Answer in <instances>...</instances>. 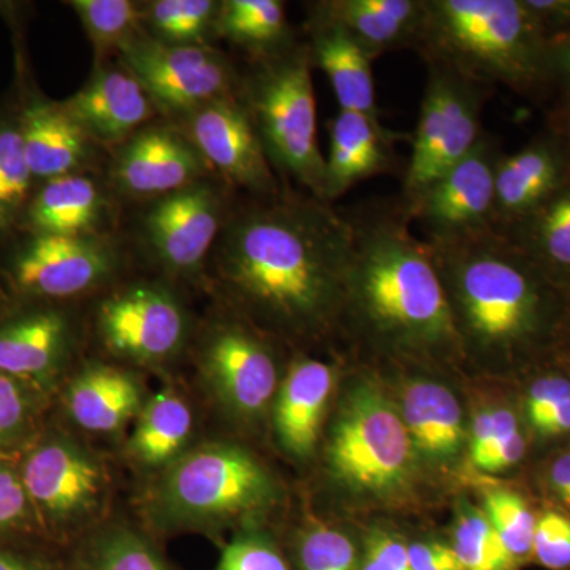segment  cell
I'll list each match as a JSON object with an SVG mask.
<instances>
[{"mask_svg":"<svg viewBox=\"0 0 570 570\" xmlns=\"http://www.w3.org/2000/svg\"><path fill=\"white\" fill-rule=\"evenodd\" d=\"M549 92L570 104V37L549 41Z\"/></svg>","mask_w":570,"mask_h":570,"instance_id":"cell-47","label":"cell"},{"mask_svg":"<svg viewBox=\"0 0 570 570\" xmlns=\"http://www.w3.org/2000/svg\"><path fill=\"white\" fill-rule=\"evenodd\" d=\"M216 176L176 126L146 124L116 146L110 165L111 186L132 198L156 200L190 184Z\"/></svg>","mask_w":570,"mask_h":570,"instance_id":"cell-17","label":"cell"},{"mask_svg":"<svg viewBox=\"0 0 570 570\" xmlns=\"http://www.w3.org/2000/svg\"><path fill=\"white\" fill-rule=\"evenodd\" d=\"M453 550L464 570H513L517 566L489 517L472 508L461 513Z\"/></svg>","mask_w":570,"mask_h":570,"instance_id":"cell-34","label":"cell"},{"mask_svg":"<svg viewBox=\"0 0 570 570\" xmlns=\"http://www.w3.org/2000/svg\"><path fill=\"white\" fill-rule=\"evenodd\" d=\"M535 430L543 434H561L570 431V400L562 403L560 407L543 420Z\"/></svg>","mask_w":570,"mask_h":570,"instance_id":"cell-52","label":"cell"},{"mask_svg":"<svg viewBox=\"0 0 570 570\" xmlns=\"http://www.w3.org/2000/svg\"><path fill=\"white\" fill-rule=\"evenodd\" d=\"M194 414L174 390H160L142 404L129 452L146 468H167L183 455L193 436Z\"/></svg>","mask_w":570,"mask_h":570,"instance_id":"cell-30","label":"cell"},{"mask_svg":"<svg viewBox=\"0 0 570 570\" xmlns=\"http://www.w3.org/2000/svg\"><path fill=\"white\" fill-rule=\"evenodd\" d=\"M0 570H37L29 562L0 550Z\"/></svg>","mask_w":570,"mask_h":570,"instance_id":"cell-53","label":"cell"},{"mask_svg":"<svg viewBox=\"0 0 570 570\" xmlns=\"http://www.w3.org/2000/svg\"><path fill=\"white\" fill-rule=\"evenodd\" d=\"M219 10L213 0H153L141 6L142 31L164 43L209 45Z\"/></svg>","mask_w":570,"mask_h":570,"instance_id":"cell-32","label":"cell"},{"mask_svg":"<svg viewBox=\"0 0 570 570\" xmlns=\"http://www.w3.org/2000/svg\"><path fill=\"white\" fill-rule=\"evenodd\" d=\"M504 149L485 132L460 164L450 168L407 209L428 245H448L494 230V178Z\"/></svg>","mask_w":570,"mask_h":570,"instance_id":"cell-11","label":"cell"},{"mask_svg":"<svg viewBox=\"0 0 570 570\" xmlns=\"http://www.w3.org/2000/svg\"><path fill=\"white\" fill-rule=\"evenodd\" d=\"M547 40L570 37V0H523Z\"/></svg>","mask_w":570,"mask_h":570,"instance_id":"cell-46","label":"cell"},{"mask_svg":"<svg viewBox=\"0 0 570 570\" xmlns=\"http://www.w3.org/2000/svg\"><path fill=\"white\" fill-rule=\"evenodd\" d=\"M97 333L110 354L137 365H163L189 340L186 307L160 284L138 283L112 292L97 309Z\"/></svg>","mask_w":570,"mask_h":570,"instance_id":"cell-12","label":"cell"},{"mask_svg":"<svg viewBox=\"0 0 570 570\" xmlns=\"http://www.w3.org/2000/svg\"><path fill=\"white\" fill-rule=\"evenodd\" d=\"M275 494L272 475L246 450L206 444L165 469L149 505L165 528L205 530L268 508Z\"/></svg>","mask_w":570,"mask_h":570,"instance_id":"cell-6","label":"cell"},{"mask_svg":"<svg viewBox=\"0 0 570 570\" xmlns=\"http://www.w3.org/2000/svg\"><path fill=\"white\" fill-rule=\"evenodd\" d=\"M532 554L550 570L570 568V520L557 512H547L535 524Z\"/></svg>","mask_w":570,"mask_h":570,"instance_id":"cell-41","label":"cell"},{"mask_svg":"<svg viewBox=\"0 0 570 570\" xmlns=\"http://www.w3.org/2000/svg\"><path fill=\"white\" fill-rule=\"evenodd\" d=\"M62 108L96 145L119 146L156 115L148 94L127 69L104 67L62 102Z\"/></svg>","mask_w":570,"mask_h":570,"instance_id":"cell-19","label":"cell"},{"mask_svg":"<svg viewBox=\"0 0 570 570\" xmlns=\"http://www.w3.org/2000/svg\"><path fill=\"white\" fill-rule=\"evenodd\" d=\"M110 202L104 187L86 174L50 179L28 206L32 234L105 235Z\"/></svg>","mask_w":570,"mask_h":570,"instance_id":"cell-26","label":"cell"},{"mask_svg":"<svg viewBox=\"0 0 570 570\" xmlns=\"http://www.w3.org/2000/svg\"><path fill=\"white\" fill-rule=\"evenodd\" d=\"M18 127L33 178L50 181L59 176L82 174L91 164L97 145L61 104L29 105Z\"/></svg>","mask_w":570,"mask_h":570,"instance_id":"cell-23","label":"cell"},{"mask_svg":"<svg viewBox=\"0 0 570 570\" xmlns=\"http://www.w3.org/2000/svg\"><path fill=\"white\" fill-rule=\"evenodd\" d=\"M118 266V246L107 235L32 234L14 255L10 276L21 294L63 299L107 283Z\"/></svg>","mask_w":570,"mask_h":570,"instance_id":"cell-15","label":"cell"},{"mask_svg":"<svg viewBox=\"0 0 570 570\" xmlns=\"http://www.w3.org/2000/svg\"><path fill=\"white\" fill-rule=\"evenodd\" d=\"M32 178L22 148L20 127H0V230L20 216Z\"/></svg>","mask_w":570,"mask_h":570,"instance_id":"cell-36","label":"cell"},{"mask_svg":"<svg viewBox=\"0 0 570 570\" xmlns=\"http://www.w3.org/2000/svg\"><path fill=\"white\" fill-rule=\"evenodd\" d=\"M403 396V420L412 445L428 459L445 460L459 453L464 441L463 414L444 385L414 381Z\"/></svg>","mask_w":570,"mask_h":570,"instance_id":"cell-29","label":"cell"},{"mask_svg":"<svg viewBox=\"0 0 570 570\" xmlns=\"http://www.w3.org/2000/svg\"><path fill=\"white\" fill-rule=\"evenodd\" d=\"M546 130L560 140L570 157V104L554 102L546 116Z\"/></svg>","mask_w":570,"mask_h":570,"instance_id":"cell-50","label":"cell"},{"mask_svg":"<svg viewBox=\"0 0 570 570\" xmlns=\"http://www.w3.org/2000/svg\"><path fill=\"white\" fill-rule=\"evenodd\" d=\"M313 61L306 41L250 59L239 77V102L284 184L324 200L325 156L317 137Z\"/></svg>","mask_w":570,"mask_h":570,"instance_id":"cell-5","label":"cell"},{"mask_svg":"<svg viewBox=\"0 0 570 570\" xmlns=\"http://www.w3.org/2000/svg\"><path fill=\"white\" fill-rule=\"evenodd\" d=\"M360 570H412L409 547L393 535L377 532L370 540L366 558Z\"/></svg>","mask_w":570,"mask_h":570,"instance_id":"cell-45","label":"cell"},{"mask_svg":"<svg viewBox=\"0 0 570 570\" xmlns=\"http://www.w3.org/2000/svg\"><path fill=\"white\" fill-rule=\"evenodd\" d=\"M409 137L387 129L376 116L337 111L330 121L324 202L333 204L360 183L392 171L396 165V142Z\"/></svg>","mask_w":570,"mask_h":570,"instance_id":"cell-20","label":"cell"},{"mask_svg":"<svg viewBox=\"0 0 570 570\" xmlns=\"http://www.w3.org/2000/svg\"><path fill=\"white\" fill-rule=\"evenodd\" d=\"M415 51L489 88L549 92V40L523 0H425Z\"/></svg>","mask_w":570,"mask_h":570,"instance_id":"cell-4","label":"cell"},{"mask_svg":"<svg viewBox=\"0 0 570 570\" xmlns=\"http://www.w3.org/2000/svg\"><path fill=\"white\" fill-rule=\"evenodd\" d=\"M550 479L558 497L570 508V453L554 461Z\"/></svg>","mask_w":570,"mask_h":570,"instance_id":"cell-51","label":"cell"},{"mask_svg":"<svg viewBox=\"0 0 570 570\" xmlns=\"http://www.w3.org/2000/svg\"><path fill=\"white\" fill-rule=\"evenodd\" d=\"M70 419L89 433H116L140 414L142 395L132 374L119 367H85L66 392Z\"/></svg>","mask_w":570,"mask_h":570,"instance_id":"cell-27","label":"cell"},{"mask_svg":"<svg viewBox=\"0 0 570 570\" xmlns=\"http://www.w3.org/2000/svg\"><path fill=\"white\" fill-rule=\"evenodd\" d=\"M33 513L20 471L0 461V531L28 523Z\"/></svg>","mask_w":570,"mask_h":570,"instance_id":"cell-43","label":"cell"},{"mask_svg":"<svg viewBox=\"0 0 570 570\" xmlns=\"http://www.w3.org/2000/svg\"><path fill=\"white\" fill-rule=\"evenodd\" d=\"M70 6L80 17L97 61L111 51L119 52L127 41L145 32L141 6L132 0H73Z\"/></svg>","mask_w":570,"mask_h":570,"instance_id":"cell-33","label":"cell"},{"mask_svg":"<svg viewBox=\"0 0 570 570\" xmlns=\"http://www.w3.org/2000/svg\"><path fill=\"white\" fill-rule=\"evenodd\" d=\"M316 6L373 61L390 51L415 50L425 17V0H321Z\"/></svg>","mask_w":570,"mask_h":570,"instance_id":"cell-24","label":"cell"},{"mask_svg":"<svg viewBox=\"0 0 570 570\" xmlns=\"http://www.w3.org/2000/svg\"><path fill=\"white\" fill-rule=\"evenodd\" d=\"M198 351L206 387L228 415L254 420L275 396L279 373L272 347L239 318L213 322Z\"/></svg>","mask_w":570,"mask_h":570,"instance_id":"cell-13","label":"cell"},{"mask_svg":"<svg viewBox=\"0 0 570 570\" xmlns=\"http://www.w3.org/2000/svg\"><path fill=\"white\" fill-rule=\"evenodd\" d=\"M303 570H358L354 543L343 532L314 527L299 540Z\"/></svg>","mask_w":570,"mask_h":570,"instance_id":"cell-39","label":"cell"},{"mask_svg":"<svg viewBox=\"0 0 570 570\" xmlns=\"http://www.w3.org/2000/svg\"><path fill=\"white\" fill-rule=\"evenodd\" d=\"M430 247L460 341L524 346L549 326L560 287L508 236L491 230Z\"/></svg>","mask_w":570,"mask_h":570,"instance_id":"cell-3","label":"cell"},{"mask_svg":"<svg viewBox=\"0 0 570 570\" xmlns=\"http://www.w3.org/2000/svg\"><path fill=\"white\" fill-rule=\"evenodd\" d=\"M88 570H168L157 551L140 534L112 528L94 543Z\"/></svg>","mask_w":570,"mask_h":570,"instance_id":"cell-38","label":"cell"},{"mask_svg":"<svg viewBox=\"0 0 570 570\" xmlns=\"http://www.w3.org/2000/svg\"><path fill=\"white\" fill-rule=\"evenodd\" d=\"M20 474L33 512L62 527L89 519L99 509L107 485L99 460L67 438L36 445Z\"/></svg>","mask_w":570,"mask_h":570,"instance_id":"cell-16","label":"cell"},{"mask_svg":"<svg viewBox=\"0 0 570 570\" xmlns=\"http://www.w3.org/2000/svg\"><path fill=\"white\" fill-rule=\"evenodd\" d=\"M43 389L0 373V452L21 448L36 430Z\"/></svg>","mask_w":570,"mask_h":570,"instance_id":"cell-35","label":"cell"},{"mask_svg":"<svg viewBox=\"0 0 570 570\" xmlns=\"http://www.w3.org/2000/svg\"><path fill=\"white\" fill-rule=\"evenodd\" d=\"M352 249L346 213L284 184L234 205L205 272L250 318L307 335L346 299Z\"/></svg>","mask_w":570,"mask_h":570,"instance_id":"cell-1","label":"cell"},{"mask_svg":"<svg viewBox=\"0 0 570 570\" xmlns=\"http://www.w3.org/2000/svg\"><path fill=\"white\" fill-rule=\"evenodd\" d=\"M515 433H519V425L512 412L497 409L479 414L472 430V463L478 468L482 466L491 453Z\"/></svg>","mask_w":570,"mask_h":570,"instance_id":"cell-42","label":"cell"},{"mask_svg":"<svg viewBox=\"0 0 570 570\" xmlns=\"http://www.w3.org/2000/svg\"><path fill=\"white\" fill-rule=\"evenodd\" d=\"M307 47L314 69L324 71L340 110L381 118L374 88L373 59L333 18L307 3Z\"/></svg>","mask_w":570,"mask_h":570,"instance_id":"cell-21","label":"cell"},{"mask_svg":"<svg viewBox=\"0 0 570 570\" xmlns=\"http://www.w3.org/2000/svg\"><path fill=\"white\" fill-rule=\"evenodd\" d=\"M216 33L243 48L250 59L276 55L296 41L281 0H224Z\"/></svg>","mask_w":570,"mask_h":570,"instance_id":"cell-31","label":"cell"},{"mask_svg":"<svg viewBox=\"0 0 570 570\" xmlns=\"http://www.w3.org/2000/svg\"><path fill=\"white\" fill-rule=\"evenodd\" d=\"M502 235L515 243L551 283L570 288V175L549 200Z\"/></svg>","mask_w":570,"mask_h":570,"instance_id":"cell-28","label":"cell"},{"mask_svg":"<svg viewBox=\"0 0 570 570\" xmlns=\"http://www.w3.org/2000/svg\"><path fill=\"white\" fill-rule=\"evenodd\" d=\"M485 515L517 564L531 557L538 520L519 494L508 490L491 491L485 499Z\"/></svg>","mask_w":570,"mask_h":570,"instance_id":"cell-37","label":"cell"},{"mask_svg":"<svg viewBox=\"0 0 570 570\" xmlns=\"http://www.w3.org/2000/svg\"><path fill=\"white\" fill-rule=\"evenodd\" d=\"M119 55L156 110L174 119L238 91L242 73L209 45L164 43L141 32Z\"/></svg>","mask_w":570,"mask_h":570,"instance_id":"cell-9","label":"cell"},{"mask_svg":"<svg viewBox=\"0 0 570 570\" xmlns=\"http://www.w3.org/2000/svg\"><path fill=\"white\" fill-rule=\"evenodd\" d=\"M216 570H291L283 554L264 535L243 532L227 547Z\"/></svg>","mask_w":570,"mask_h":570,"instance_id":"cell-40","label":"cell"},{"mask_svg":"<svg viewBox=\"0 0 570 570\" xmlns=\"http://www.w3.org/2000/svg\"><path fill=\"white\" fill-rule=\"evenodd\" d=\"M175 121L213 174L232 189L253 197H265L283 189L284 183L273 170L238 97L213 100Z\"/></svg>","mask_w":570,"mask_h":570,"instance_id":"cell-14","label":"cell"},{"mask_svg":"<svg viewBox=\"0 0 570 570\" xmlns=\"http://www.w3.org/2000/svg\"><path fill=\"white\" fill-rule=\"evenodd\" d=\"M354 234L346 299L379 337L420 347L460 343L431 247L400 200L346 213Z\"/></svg>","mask_w":570,"mask_h":570,"instance_id":"cell-2","label":"cell"},{"mask_svg":"<svg viewBox=\"0 0 570 570\" xmlns=\"http://www.w3.org/2000/svg\"><path fill=\"white\" fill-rule=\"evenodd\" d=\"M412 570H464L453 547L442 543H414L409 547Z\"/></svg>","mask_w":570,"mask_h":570,"instance_id":"cell-48","label":"cell"},{"mask_svg":"<svg viewBox=\"0 0 570 570\" xmlns=\"http://www.w3.org/2000/svg\"><path fill=\"white\" fill-rule=\"evenodd\" d=\"M569 291H570V288H569Z\"/></svg>","mask_w":570,"mask_h":570,"instance_id":"cell-54","label":"cell"},{"mask_svg":"<svg viewBox=\"0 0 570 570\" xmlns=\"http://www.w3.org/2000/svg\"><path fill=\"white\" fill-rule=\"evenodd\" d=\"M71 346L69 318L58 309H36L0 325V373L47 389Z\"/></svg>","mask_w":570,"mask_h":570,"instance_id":"cell-22","label":"cell"},{"mask_svg":"<svg viewBox=\"0 0 570 570\" xmlns=\"http://www.w3.org/2000/svg\"><path fill=\"white\" fill-rule=\"evenodd\" d=\"M426 67L425 92L417 126L409 138L411 157L397 198L404 212L478 146L485 134L483 107L493 92V88L469 80L448 67L438 63H426Z\"/></svg>","mask_w":570,"mask_h":570,"instance_id":"cell-7","label":"cell"},{"mask_svg":"<svg viewBox=\"0 0 570 570\" xmlns=\"http://www.w3.org/2000/svg\"><path fill=\"white\" fill-rule=\"evenodd\" d=\"M412 449L404 420L387 397L366 382L341 409L328 452L333 471L344 483L382 493L406 479Z\"/></svg>","mask_w":570,"mask_h":570,"instance_id":"cell-8","label":"cell"},{"mask_svg":"<svg viewBox=\"0 0 570 570\" xmlns=\"http://www.w3.org/2000/svg\"><path fill=\"white\" fill-rule=\"evenodd\" d=\"M335 374L316 358L299 356L288 370L275 404V428L281 444L295 456L316 448Z\"/></svg>","mask_w":570,"mask_h":570,"instance_id":"cell-25","label":"cell"},{"mask_svg":"<svg viewBox=\"0 0 570 570\" xmlns=\"http://www.w3.org/2000/svg\"><path fill=\"white\" fill-rule=\"evenodd\" d=\"M232 187L205 178L151 200L142 217L146 246L168 275L200 276L232 208Z\"/></svg>","mask_w":570,"mask_h":570,"instance_id":"cell-10","label":"cell"},{"mask_svg":"<svg viewBox=\"0 0 570 570\" xmlns=\"http://www.w3.org/2000/svg\"><path fill=\"white\" fill-rule=\"evenodd\" d=\"M569 175V154L549 130L535 135L519 151L502 154L494 178V230L505 234L527 219Z\"/></svg>","mask_w":570,"mask_h":570,"instance_id":"cell-18","label":"cell"},{"mask_svg":"<svg viewBox=\"0 0 570 570\" xmlns=\"http://www.w3.org/2000/svg\"><path fill=\"white\" fill-rule=\"evenodd\" d=\"M570 400V382L564 377H543L531 385L527 409L532 426L538 428L554 409Z\"/></svg>","mask_w":570,"mask_h":570,"instance_id":"cell-44","label":"cell"},{"mask_svg":"<svg viewBox=\"0 0 570 570\" xmlns=\"http://www.w3.org/2000/svg\"><path fill=\"white\" fill-rule=\"evenodd\" d=\"M524 455V439L521 433L510 436L504 444L499 445L497 450L480 466L483 471L498 472L504 471L513 464L519 463L521 456Z\"/></svg>","mask_w":570,"mask_h":570,"instance_id":"cell-49","label":"cell"}]
</instances>
